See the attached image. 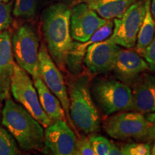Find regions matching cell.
Returning <instances> with one entry per match:
<instances>
[{
	"instance_id": "6da1fadb",
	"label": "cell",
	"mask_w": 155,
	"mask_h": 155,
	"mask_svg": "<svg viewBox=\"0 0 155 155\" xmlns=\"http://www.w3.org/2000/svg\"><path fill=\"white\" fill-rule=\"evenodd\" d=\"M71 9L64 3H55L45 9L41 17L42 32L50 57L57 66L65 69L73 45L71 34Z\"/></svg>"
},
{
	"instance_id": "7a4b0ae2",
	"label": "cell",
	"mask_w": 155,
	"mask_h": 155,
	"mask_svg": "<svg viewBox=\"0 0 155 155\" xmlns=\"http://www.w3.org/2000/svg\"><path fill=\"white\" fill-rule=\"evenodd\" d=\"M2 124L14 137L21 150L44 152V127L10 96L5 99Z\"/></svg>"
},
{
	"instance_id": "3957f363",
	"label": "cell",
	"mask_w": 155,
	"mask_h": 155,
	"mask_svg": "<svg viewBox=\"0 0 155 155\" xmlns=\"http://www.w3.org/2000/svg\"><path fill=\"white\" fill-rule=\"evenodd\" d=\"M75 77L68 91L71 122L86 134L98 132L101 119L91 93V78L82 74Z\"/></svg>"
},
{
	"instance_id": "277c9868",
	"label": "cell",
	"mask_w": 155,
	"mask_h": 155,
	"mask_svg": "<svg viewBox=\"0 0 155 155\" xmlns=\"http://www.w3.org/2000/svg\"><path fill=\"white\" fill-rule=\"evenodd\" d=\"M90 89L95 104L104 115L132 109L131 87L116 78H96L91 81Z\"/></svg>"
},
{
	"instance_id": "5b68a950",
	"label": "cell",
	"mask_w": 155,
	"mask_h": 155,
	"mask_svg": "<svg viewBox=\"0 0 155 155\" xmlns=\"http://www.w3.org/2000/svg\"><path fill=\"white\" fill-rule=\"evenodd\" d=\"M12 47L15 62L35 79L39 72L40 40L33 25L24 23L12 35Z\"/></svg>"
},
{
	"instance_id": "8992f818",
	"label": "cell",
	"mask_w": 155,
	"mask_h": 155,
	"mask_svg": "<svg viewBox=\"0 0 155 155\" xmlns=\"http://www.w3.org/2000/svg\"><path fill=\"white\" fill-rule=\"evenodd\" d=\"M104 127L107 134L116 140L133 139L144 141H147L150 123L144 114L127 111L109 116Z\"/></svg>"
},
{
	"instance_id": "52a82bcc",
	"label": "cell",
	"mask_w": 155,
	"mask_h": 155,
	"mask_svg": "<svg viewBox=\"0 0 155 155\" xmlns=\"http://www.w3.org/2000/svg\"><path fill=\"white\" fill-rule=\"evenodd\" d=\"M10 92L15 100L41 124L44 128L53 123L46 115L39 101L38 92L29 73L15 63L11 81Z\"/></svg>"
},
{
	"instance_id": "ba28073f",
	"label": "cell",
	"mask_w": 155,
	"mask_h": 155,
	"mask_svg": "<svg viewBox=\"0 0 155 155\" xmlns=\"http://www.w3.org/2000/svg\"><path fill=\"white\" fill-rule=\"evenodd\" d=\"M144 13L143 0L131 4L121 17L114 19V30L108 40L127 49L134 48Z\"/></svg>"
},
{
	"instance_id": "9c48e42d",
	"label": "cell",
	"mask_w": 155,
	"mask_h": 155,
	"mask_svg": "<svg viewBox=\"0 0 155 155\" xmlns=\"http://www.w3.org/2000/svg\"><path fill=\"white\" fill-rule=\"evenodd\" d=\"M39 72L40 78L50 91L61 101L68 121L72 123L69 113L68 91L60 68L50 57L45 44L42 43L39 49Z\"/></svg>"
},
{
	"instance_id": "30bf717a",
	"label": "cell",
	"mask_w": 155,
	"mask_h": 155,
	"mask_svg": "<svg viewBox=\"0 0 155 155\" xmlns=\"http://www.w3.org/2000/svg\"><path fill=\"white\" fill-rule=\"evenodd\" d=\"M77 137L65 120H58L45 128V150L55 155H76Z\"/></svg>"
},
{
	"instance_id": "8fae6325",
	"label": "cell",
	"mask_w": 155,
	"mask_h": 155,
	"mask_svg": "<svg viewBox=\"0 0 155 155\" xmlns=\"http://www.w3.org/2000/svg\"><path fill=\"white\" fill-rule=\"evenodd\" d=\"M106 19L102 18L86 3H80L71 9V34L75 41L86 42L94 32L105 25Z\"/></svg>"
},
{
	"instance_id": "7c38bea8",
	"label": "cell",
	"mask_w": 155,
	"mask_h": 155,
	"mask_svg": "<svg viewBox=\"0 0 155 155\" xmlns=\"http://www.w3.org/2000/svg\"><path fill=\"white\" fill-rule=\"evenodd\" d=\"M119 45L106 39L91 45L85 55V65L93 75H106L111 72Z\"/></svg>"
},
{
	"instance_id": "4fadbf2b",
	"label": "cell",
	"mask_w": 155,
	"mask_h": 155,
	"mask_svg": "<svg viewBox=\"0 0 155 155\" xmlns=\"http://www.w3.org/2000/svg\"><path fill=\"white\" fill-rule=\"evenodd\" d=\"M147 70H149L148 64L139 54L127 48H120L111 72L115 78L130 86Z\"/></svg>"
},
{
	"instance_id": "5bb4252c",
	"label": "cell",
	"mask_w": 155,
	"mask_h": 155,
	"mask_svg": "<svg viewBox=\"0 0 155 155\" xmlns=\"http://www.w3.org/2000/svg\"><path fill=\"white\" fill-rule=\"evenodd\" d=\"M113 30L114 21L108 19L105 25L97 30L88 40L86 42H73L72 47L66 59L65 69L73 76L81 74L83 71V62L88 48L93 43L108 39L111 35Z\"/></svg>"
},
{
	"instance_id": "9a60e30c",
	"label": "cell",
	"mask_w": 155,
	"mask_h": 155,
	"mask_svg": "<svg viewBox=\"0 0 155 155\" xmlns=\"http://www.w3.org/2000/svg\"><path fill=\"white\" fill-rule=\"evenodd\" d=\"M131 111L148 114L155 111V74L143 73L130 86Z\"/></svg>"
},
{
	"instance_id": "2e32d148",
	"label": "cell",
	"mask_w": 155,
	"mask_h": 155,
	"mask_svg": "<svg viewBox=\"0 0 155 155\" xmlns=\"http://www.w3.org/2000/svg\"><path fill=\"white\" fill-rule=\"evenodd\" d=\"M12 35L5 30L0 32V101L10 96L11 81L16 62L12 47Z\"/></svg>"
},
{
	"instance_id": "e0dca14e",
	"label": "cell",
	"mask_w": 155,
	"mask_h": 155,
	"mask_svg": "<svg viewBox=\"0 0 155 155\" xmlns=\"http://www.w3.org/2000/svg\"><path fill=\"white\" fill-rule=\"evenodd\" d=\"M42 109L53 121L65 120V113L59 99L48 88L40 77L33 79Z\"/></svg>"
},
{
	"instance_id": "ac0fdd59",
	"label": "cell",
	"mask_w": 155,
	"mask_h": 155,
	"mask_svg": "<svg viewBox=\"0 0 155 155\" xmlns=\"http://www.w3.org/2000/svg\"><path fill=\"white\" fill-rule=\"evenodd\" d=\"M86 4L101 17L108 20L119 18L132 3L129 0H86Z\"/></svg>"
},
{
	"instance_id": "d6986e66",
	"label": "cell",
	"mask_w": 155,
	"mask_h": 155,
	"mask_svg": "<svg viewBox=\"0 0 155 155\" xmlns=\"http://www.w3.org/2000/svg\"><path fill=\"white\" fill-rule=\"evenodd\" d=\"M152 0H145V13L142 23L139 29L136 43V51L142 56L146 48L151 43L155 33V22L151 12Z\"/></svg>"
},
{
	"instance_id": "ffe728a7",
	"label": "cell",
	"mask_w": 155,
	"mask_h": 155,
	"mask_svg": "<svg viewBox=\"0 0 155 155\" xmlns=\"http://www.w3.org/2000/svg\"><path fill=\"white\" fill-rule=\"evenodd\" d=\"M39 0H15L12 14L17 18L33 19L38 11Z\"/></svg>"
},
{
	"instance_id": "44dd1931",
	"label": "cell",
	"mask_w": 155,
	"mask_h": 155,
	"mask_svg": "<svg viewBox=\"0 0 155 155\" xmlns=\"http://www.w3.org/2000/svg\"><path fill=\"white\" fill-rule=\"evenodd\" d=\"M17 141L10 132L0 127V155L20 154Z\"/></svg>"
},
{
	"instance_id": "7402d4cb",
	"label": "cell",
	"mask_w": 155,
	"mask_h": 155,
	"mask_svg": "<svg viewBox=\"0 0 155 155\" xmlns=\"http://www.w3.org/2000/svg\"><path fill=\"white\" fill-rule=\"evenodd\" d=\"M120 148L123 155H150L152 150L150 143H128Z\"/></svg>"
},
{
	"instance_id": "603a6c76",
	"label": "cell",
	"mask_w": 155,
	"mask_h": 155,
	"mask_svg": "<svg viewBox=\"0 0 155 155\" xmlns=\"http://www.w3.org/2000/svg\"><path fill=\"white\" fill-rule=\"evenodd\" d=\"M88 137L94 149L95 155H108L111 141L102 136L93 134H91Z\"/></svg>"
},
{
	"instance_id": "cb8c5ba5",
	"label": "cell",
	"mask_w": 155,
	"mask_h": 155,
	"mask_svg": "<svg viewBox=\"0 0 155 155\" xmlns=\"http://www.w3.org/2000/svg\"><path fill=\"white\" fill-rule=\"evenodd\" d=\"M13 7V1L8 2H0V32L9 28L12 22V10Z\"/></svg>"
},
{
	"instance_id": "d4e9b609",
	"label": "cell",
	"mask_w": 155,
	"mask_h": 155,
	"mask_svg": "<svg viewBox=\"0 0 155 155\" xmlns=\"http://www.w3.org/2000/svg\"><path fill=\"white\" fill-rule=\"evenodd\" d=\"M76 155H95L89 137L86 135H79L75 141Z\"/></svg>"
},
{
	"instance_id": "484cf974",
	"label": "cell",
	"mask_w": 155,
	"mask_h": 155,
	"mask_svg": "<svg viewBox=\"0 0 155 155\" xmlns=\"http://www.w3.org/2000/svg\"><path fill=\"white\" fill-rule=\"evenodd\" d=\"M142 56L148 64L149 69L155 72V33L152 41L146 48Z\"/></svg>"
},
{
	"instance_id": "4316f807",
	"label": "cell",
	"mask_w": 155,
	"mask_h": 155,
	"mask_svg": "<svg viewBox=\"0 0 155 155\" xmlns=\"http://www.w3.org/2000/svg\"><path fill=\"white\" fill-rule=\"evenodd\" d=\"M144 116L150 123V129H149L147 141H154L155 140V111L152 112V113L145 114Z\"/></svg>"
},
{
	"instance_id": "83f0119b",
	"label": "cell",
	"mask_w": 155,
	"mask_h": 155,
	"mask_svg": "<svg viewBox=\"0 0 155 155\" xmlns=\"http://www.w3.org/2000/svg\"><path fill=\"white\" fill-rule=\"evenodd\" d=\"M108 155H123L121 148L114 142H111Z\"/></svg>"
},
{
	"instance_id": "f1b7e54d",
	"label": "cell",
	"mask_w": 155,
	"mask_h": 155,
	"mask_svg": "<svg viewBox=\"0 0 155 155\" xmlns=\"http://www.w3.org/2000/svg\"><path fill=\"white\" fill-rule=\"evenodd\" d=\"M151 12L155 22V0H152L151 2Z\"/></svg>"
},
{
	"instance_id": "f546056e",
	"label": "cell",
	"mask_w": 155,
	"mask_h": 155,
	"mask_svg": "<svg viewBox=\"0 0 155 155\" xmlns=\"http://www.w3.org/2000/svg\"><path fill=\"white\" fill-rule=\"evenodd\" d=\"M2 104L0 102V126L2 124Z\"/></svg>"
},
{
	"instance_id": "4dcf8cb0",
	"label": "cell",
	"mask_w": 155,
	"mask_h": 155,
	"mask_svg": "<svg viewBox=\"0 0 155 155\" xmlns=\"http://www.w3.org/2000/svg\"><path fill=\"white\" fill-rule=\"evenodd\" d=\"M151 154L155 155V141L154 143V145H153V147H152V149L151 150Z\"/></svg>"
},
{
	"instance_id": "1f68e13d",
	"label": "cell",
	"mask_w": 155,
	"mask_h": 155,
	"mask_svg": "<svg viewBox=\"0 0 155 155\" xmlns=\"http://www.w3.org/2000/svg\"><path fill=\"white\" fill-rule=\"evenodd\" d=\"M9 1H11V0H0V2H8Z\"/></svg>"
},
{
	"instance_id": "d6a6232c",
	"label": "cell",
	"mask_w": 155,
	"mask_h": 155,
	"mask_svg": "<svg viewBox=\"0 0 155 155\" xmlns=\"http://www.w3.org/2000/svg\"><path fill=\"white\" fill-rule=\"evenodd\" d=\"M129 1H130V2H131L133 4L134 2H136V1H137V0H129Z\"/></svg>"
},
{
	"instance_id": "836d02e7",
	"label": "cell",
	"mask_w": 155,
	"mask_h": 155,
	"mask_svg": "<svg viewBox=\"0 0 155 155\" xmlns=\"http://www.w3.org/2000/svg\"><path fill=\"white\" fill-rule=\"evenodd\" d=\"M46 1H48V0H46Z\"/></svg>"
}]
</instances>
